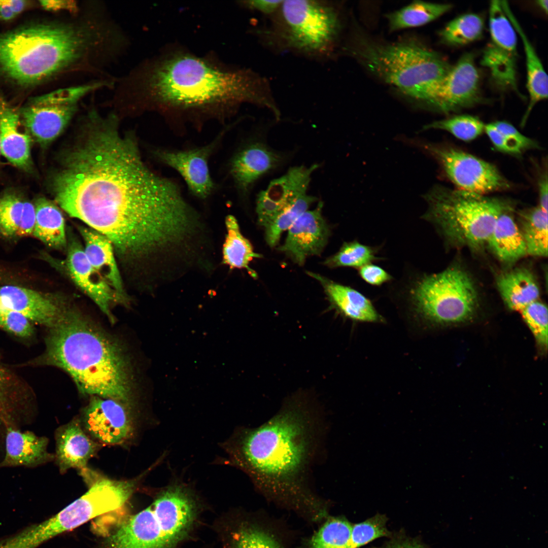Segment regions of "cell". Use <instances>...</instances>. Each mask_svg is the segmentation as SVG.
Wrapping results in <instances>:
<instances>
[{"mask_svg":"<svg viewBox=\"0 0 548 548\" xmlns=\"http://www.w3.org/2000/svg\"><path fill=\"white\" fill-rule=\"evenodd\" d=\"M492 123L504 138L505 153L520 155L527 150L539 148L536 142L520 133L510 123L503 121Z\"/></svg>","mask_w":548,"mask_h":548,"instance_id":"45","label":"cell"},{"mask_svg":"<svg viewBox=\"0 0 548 548\" xmlns=\"http://www.w3.org/2000/svg\"><path fill=\"white\" fill-rule=\"evenodd\" d=\"M92 115L53 177L55 200L106 236L122 260L156 261L180 239L193 208L177 184L146 165L114 118Z\"/></svg>","mask_w":548,"mask_h":548,"instance_id":"1","label":"cell"},{"mask_svg":"<svg viewBox=\"0 0 548 548\" xmlns=\"http://www.w3.org/2000/svg\"><path fill=\"white\" fill-rule=\"evenodd\" d=\"M34 203L15 193L0 195V234L16 239L32 235L35 223Z\"/></svg>","mask_w":548,"mask_h":548,"instance_id":"29","label":"cell"},{"mask_svg":"<svg viewBox=\"0 0 548 548\" xmlns=\"http://www.w3.org/2000/svg\"><path fill=\"white\" fill-rule=\"evenodd\" d=\"M485 125L478 118L468 115H457L434 121L424 126L423 129L446 130L463 141H472L484 131Z\"/></svg>","mask_w":548,"mask_h":548,"instance_id":"40","label":"cell"},{"mask_svg":"<svg viewBox=\"0 0 548 548\" xmlns=\"http://www.w3.org/2000/svg\"><path fill=\"white\" fill-rule=\"evenodd\" d=\"M50 539L43 522L0 542V548H37Z\"/></svg>","mask_w":548,"mask_h":548,"instance_id":"46","label":"cell"},{"mask_svg":"<svg viewBox=\"0 0 548 548\" xmlns=\"http://www.w3.org/2000/svg\"><path fill=\"white\" fill-rule=\"evenodd\" d=\"M282 160L280 155L264 144L252 143L233 155L229 172L238 190L246 194L259 178L278 166Z\"/></svg>","mask_w":548,"mask_h":548,"instance_id":"22","label":"cell"},{"mask_svg":"<svg viewBox=\"0 0 548 548\" xmlns=\"http://www.w3.org/2000/svg\"><path fill=\"white\" fill-rule=\"evenodd\" d=\"M49 439L32 431L9 428L5 438V451L0 469L23 466L33 468L54 460L47 451Z\"/></svg>","mask_w":548,"mask_h":548,"instance_id":"24","label":"cell"},{"mask_svg":"<svg viewBox=\"0 0 548 548\" xmlns=\"http://www.w3.org/2000/svg\"><path fill=\"white\" fill-rule=\"evenodd\" d=\"M484 131L495 149L500 152L505 153L504 138L493 123L485 124Z\"/></svg>","mask_w":548,"mask_h":548,"instance_id":"49","label":"cell"},{"mask_svg":"<svg viewBox=\"0 0 548 548\" xmlns=\"http://www.w3.org/2000/svg\"><path fill=\"white\" fill-rule=\"evenodd\" d=\"M1 154V145H0V154Z\"/></svg>","mask_w":548,"mask_h":548,"instance_id":"56","label":"cell"},{"mask_svg":"<svg viewBox=\"0 0 548 548\" xmlns=\"http://www.w3.org/2000/svg\"><path fill=\"white\" fill-rule=\"evenodd\" d=\"M377 250L373 247L361 244L357 241L345 242L340 249L324 262L330 268L349 267H360L378 260Z\"/></svg>","mask_w":548,"mask_h":548,"instance_id":"39","label":"cell"},{"mask_svg":"<svg viewBox=\"0 0 548 548\" xmlns=\"http://www.w3.org/2000/svg\"><path fill=\"white\" fill-rule=\"evenodd\" d=\"M322 286L330 306L343 317L355 321L377 322L380 316L369 299L357 290L320 274L307 271Z\"/></svg>","mask_w":548,"mask_h":548,"instance_id":"25","label":"cell"},{"mask_svg":"<svg viewBox=\"0 0 548 548\" xmlns=\"http://www.w3.org/2000/svg\"><path fill=\"white\" fill-rule=\"evenodd\" d=\"M101 86L100 83L79 85L35 98L32 106L22 110L24 126L41 144L51 143L68 123L77 110L79 100Z\"/></svg>","mask_w":548,"mask_h":548,"instance_id":"11","label":"cell"},{"mask_svg":"<svg viewBox=\"0 0 548 548\" xmlns=\"http://www.w3.org/2000/svg\"><path fill=\"white\" fill-rule=\"evenodd\" d=\"M55 438L54 459L61 473L72 468H86L99 447L98 444L85 433L77 418L58 428Z\"/></svg>","mask_w":548,"mask_h":548,"instance_id":"23","label":"cell"},{"mask_svg":"<svg viewBox=\"0 0 548 548\" xmlns=\"http://www.w3.org/2000/svg\"><path fill=\"white\" fill-rule=\"evenodd\" d=\"M547 168L543 171L538 181V191L539 206L543 210L547 212Z\"/></svg>","mask_w":548,"mask_h":548,"instance_id":"50","label":"cell"},{"mask_svg":"<svg viewBox=\"0 0 548 548\" xmlns=\"http://www.w3.org/2000/svg\"><path fill=\"white\" fill-rule=\"evenodd\" d=\"M228 129V126L205 146L184 150L157 149L153 151V155L160 162L174 169L182 176L192 195L206 199L215 189L209 160Z\"/></svg>","mask_w":548,"mask_h":548,"instance_id":"17","label":"cell"},{"mask_svg":"<svg viewBox=\"0 0 548 548\" xmlns=\"http://www.w3.org/2000/svg\"><path fill=\"white\" fill-rule=\"evenodd\" d=\"M47 331L44 351L19 366L59 368L70 375L82 394L129 405L131 365L117 340L69 305Z\"/></svg>","mask_w":548,"mask_h":548,"instance_id":"4","label":"cell"},{"mask_svg":"<svg viewBox=\"0 0 548 548\" xmlns=\"http://www.w3.org/2000/svg\"><path fill=\"white\" fill-rule=\"evenodd\" d=\"M452 5L421 1H414L387 15L391 31L425 25L449 11Z\"/></svg>","mask_w":548,"mask_h":548,"instance_id":"35","label":"cell"},{"mask_svg":"<svg viewBox=\"0 0 548 548\" xmlns=\"http://www.w3.org/2000/svg\"><path fill=\"white\" fill-rule=\"evenodd\" d=\"M79 230L84 240L83 249L87 260L115 290L122 303L126 304L128 300L112 243L89 227L80 226Z\"/></svg>","mask_w":548,"mask_h":548,"instance_id":"26","label":"cell"},{"mask_svg":"<svg viewBox=\"0 0 548 548\" xmlns=\"http://www.w3.org/2000/svg\"><path fill=\"white\" fill-rule=\"evenodd\" d=\"M225 225L227 233L223 247V263L232 268H245L254 279L256 272L249 266L254 258L262 256L254 252L249 241L242 234L236 218L232 215L226 216Z\"/></svg>","mask_w":548,"mask_h":548,"instance_id":"33","label":"cell"},{"mask_svg":"<svg viewBox=\"0 0 548 548\" xmlns=\"http://www.w3.org/2000/svg\"><path fill=\"white\" fill-rule=\"evenodd\" d=\"M520 312L537 344L542 349L546 350L548 340L546 306L538 300L530 303Z\"/></svg>","mask_w":548,"mask_h":548,"instance_id":"42","label":"cell"},{"mask_svg":"<svg viewBox=\"0 0 548 548\" xmlns=\"http://www.w3.org/2000/svg\"><path fill=\"white\" fill-rule=\"evenodd\" d=\"M40 3L43 8L51 11L61 10L71 11L77 8L76 4L73 1H41Z\"/></svg>","mask_w":548,"mask_h":548,"instance_id":"51","label":"cell"},{"mask_svg":"<svg viewBox=\"0 0 548 548\" xmlns=\"http://www.w3.org/2000/svg\"><path fill=\"white\" fill-rule=\"evenodd\" d=\"M317 200V198L307 194L301 196L295 204L288 212L275 219L265 228V238L271 248L279 243L283 232L288 229L311 204Z\"/></svg>","mask_w":548,"mask_h":548,"instance_id":"41","label":"cell"},{"mask_svg":"<svg viewBox=\"0 0 548 548\" xmlns=\"http://www.w3.org/2000/svg\"><path fill=\"white\" fill-rule=\"evenodd\" d=\"M422 218L451 244L476 249L487 244L496 221L511 207L505 200L437 185L423 196Z\"/></svg>","mask_w":548,"mask_h":548,"instance_id":"7","label":"cell"},{"mask_svg":"<svg viewBox=\"0 0 548 548\" xmlns=\"http://www.w3.org/2000/svg\"><path fill=\"white\" fill-rule=\"evenodd\" d=\"M322 208L319 202L314 210L303 213L288 229L284 243L278 248L299 266L309 257L320 255L327 244L330 231Z\"/></svg>","mask_w":548,"mask_h":548,"instance_id":"19","label":"cell"},{"mask_svg":"<svg viewBox=\"0 0 548 548\" xmlns=\"http://www.w3.org/2000/svg\"><path fill=\"white\" fill-rule=\"evenodd\" d=\"M384 516L376 515L352 526L350 548H359L371 541L390 535Z\"/></svg>","mask_w":548,"mask_h":548,"instance_id":"44","label":"cell"},{"mask_svg":"<svg viewBox=\"0 0 548 548\" xmlns=\"http://www.w3.org/2000/svg\"><path fill=\"white\" fill-rule=\"evenodd\" d=\"M229 548H286L268 525L256 520L243 519L231 533Z\"/></svg>","mask_w":548,"mask_h":548,"instance_id":"34","label":"cell"},{"mask_svg":"<svg viewBox=\"0 0 548 548\" xmlns=\"http://www.w3.org/2000/svg\"><path fill=\"white\" fill-rule=\"evenodd\" d=\"M422 146L458 189L486 195L511 187L495 165L473 155L449 146L431 143Z\"/></svg>","mask_w":548,"mask_h":548,"instance_id":"12","label":"cell"},{"mask_svg":"<svg viewBox=\"0 0 548 548\" xmlns=\"http://www.w3.org/2000/svg\"><path fill=\"white\" fill-rule=\"evenodd\" d=\"M326 430L320 409L308 399L295 397L259 426L237 430L223 446L230 464L246 473L266 499L318 523L327 503L308 479Z\"/></svg>","mask_w":548,"mask_h":548,"instance_id":"2","label":"cell"},{"mask_svg":"<svg viewBox=\"0 0 548 548\" xmlns=\"http://www.w3.org/2000/svg\"><path fill=\"white\" fill-rule=\"evenodd\" d=\"M358 274L366 283L375 286H381L393 279L392 276L383 268L372 263L358 268Z\"/></svg>","mask_w":548,"mask_h":548,"instance_id":"47","label":"cell"},{"mask_svg":"<svg viewBox=\"0 0 548 548\" xmlns=\"http://www.w3.org/2000/svg\"><path fill=\"white\" fill-rule=\"evenodd\" d=\"M480 84L474 56L466 53L451 65L428 104L445 114L471 107L480 101Z\"/></svg>","mask_w":548,"mask_h":548,"instance_id":"15","label":"cell"},{"mask_svg":"<svg viewBox=\"0 0 548 548\" xmlns=\"http://www.w3.org/2000/svg\"><path fill=\"white\" fill-rule=\"evenodd\" d=\"M151 100L163 111L211 113L244 102L277 110L267 81L247 70H231L189 53L159 58L146 80Z\"/></svg>","mask_w":548,"mask_h":548,"instance_id":"3","label":"cell"},{"mask_svg":"<svg viewBox=\"0 0 548 548\" xmlns=\"http://www.w3.org/2000/svg\"><path fill=\"white\" fill-rule=\"evenodd\" d=\"M519 226L527 255L547 256V212L539 206L522 211Z\"/></svg>","mask_w":548,"mask_h":548,"instance_id":"36","label":"cell"},{"mask_svg":"<svg viewBox=\"0 0 548 548\" xmlns=\"http://www.w3.org/2000/svg\"><path fill=\"white\" fill-rule=\"evenodd\" d=\"M484 29V21L481 16L475 13H466L448 23L439 32V37L447 45L464 46L480 39Z\"/></svg>","mask_w":548,"mask_h":548,"instance_id":"38","label":"cell"},{"mask_svg":"<svg viewBox=\"0 0 548 548\" xmlns=\"http://www.w3.org/2000/svg\"><path fill=\"white\" fill-rule=\"evenodd\" d=\"M537 5L546 14L547 13L548 1L547 0H539L536 2Z\"/></svg>","mask_w":548,"mask_h":548,"instance_id":"55","label":"cell"},{"mask_svg":"<svg viewBox=\"0 0 548 548\" xmlns=\"http://www.w3.org/2000/svg\"><path fill=\"white\" fill-rule=\"evenodd\" d=\"M127 406L112 399L91 396L83 413L85 429L92 437L106 444L123 443L131 437L133 429Z\"/></svg>","mask_w":548,"mask_h":548,"instance_id":"18","label":"cell"},{"mask_svg":"<svg viewBox=\"0 0 548 548\" xmlns=\"http://www.w3.org/2000/svg\"><path fill=\"white\" fill-rule=\"evenodd\" d=\"M86 26L40 24L0 35V73L23 85L37 84L82 58L94 45Z\"/></svg>","mask_w":548,"mask_h":548,"instance_id":"5","label":"cell"},{"mask_svg":"<svg viewBox=\"0 0 548 548\" xmlns=\"http://www.w3.org/2000/svg\"><path fill=\"white\" fill-rule=\"evenodd\" d=\"M319 167L299 166L290 168L272 180L259 192L256 200L258 224L264 229L278 217L290 210L306 191L313 173Z\"/></svg>","mask_w":548,"mask_h":548,"instance_id":"16","label":"cell"},{"mask_svg":"<svg viewBox=\"0 0 548 548\" xmlns=\"http://www.w3.org/2000/svg\"><path fill=\"white\" fill-rule=\"evenodd\" d=\"M272 17L262 32L266 39L280 49L313 58L331 53L340 28L338 11L326 1H283Z\"/></svg>","mask_w":548,"mask_h":548,"instance_id":"8","label":"cell"},{"mask_svg":"<svg viewBox=\"0 0 548 548\" xmlns=\"http://www.w3.org/2000/svg\"><path fill=\"white\" fill-rule=\"evenodd\" d=\"M9 1L16 16L23 12L28 5V2L23 0H9Z\"/></svg>","mask_w":548,"mask_h":548,"instance_id":"54","label":"cell"},{"mask_svg":"<svg viewBox=\"0 0 548 548\" xmlns=\"http://www.w3.org/2000/svg\"><path fill=\"white\" fill-rule=\"evenodd\" d=\"M140 480L139 477L122 481L97 477L86 493L45 520L52 537L122 507L132 496Z\"/></svg>","mask_w":548,"mask_h":548,"instance_id":"10","label":"cell"},{"mask_svg":"<svg viewBox=\"0 0 548 548\" xmlns=\"http://www.w3.org/2000/svg\"><path fill=\"white\" fill-rule=\"evenodd\" d=\"M34 205L36 219L32 235L50 248H67L64 219L60 209L45 197L37 199Z\"/></svg>","mask_w":548,"mask_h":548,"instance_id":"32","label":"cell"},{"mask_svg":"<svg viewBox=\"0 0 548 548\" xmlns=\"http://www.w3.org/2000/svg\"><path fill=\"white\" fill-rule=\"evenodd\" d=\"M415 311L439 325H454L471 320L478 297L474 282L462 268L451 266L441 271L421 273L407 287Z\"/></svg>","mask_w":548,"mask_h":548,"instance_id":"9","label":"cell"},{"mask_svg":"<svg viewBox=\"0 0 548 548\" xmlns=\"http://www.w3.org/2000/svg\"><path fill=\"white\" fill-rule=\"evenodd\" d=\"M0 304L46 329L56 322L68 306L58 294L12 285L0 287Z\"/></svg>","mask_w":548,"mask_h":548,"instance_id":"20","label":"cell"},{"mask_svg":"<svg viewBox=\"0 0 548 548\" xmlns=\"http://www.w3.org/2000/svg\"><path fill=\"white\" fill-rule=\"evenodd\" d=\"M66 256L65 264L70 277L114 323L111 306L115 302L122 303L116 292L90 264L77 239L72 238L67 243Z\"/></svg>","mask_w":548,"mask_h":548,"instance_id":"21","label":"cell"},{"mask_svg":"<svg viewBox=\"0 0 548 548\" xmlns=\"http://www.w3.org/2000/svg\"><path fill=\"white\" fill-rule=\"evenodd\" d=\"M499 294L507 307L521 311L538 300L540 290L537 281L528 269L516 268L500 274L496 279Z\"/></svg>","mask_w":548,"mask_h":548,"instance_id":"31","label":"cell"},{"mask_svg":"<svg viewBox=\"0 0 548 548\" xmlns=\"http://www.w3.org/2000/svg\"><path fill=\"white\" fill-rule=\"evenodd\" d=\"M352 53L385 83L427 104L451 65L438 53L415 42L383 44L361 39Z\"/></svg>","mask_w":548,"mask_h":548,"instance_id":"6","label":"cell"},{"mask_svg":"<svg viewBox=\"0 0 548 548\" xmlns=\"http://www.w3.org/2000/svg\"><path fill=\"white\" fill-rule=\"evenodd\" d=\"M16 16L14 13L9 0H0V20H10Z\"/></svg>","mask_w":548,"mask_h":548,"instance_id":"52","label":"cell"},{"mask_svg":"<svg viewBox=\"0 0 548 548\" xmlns=\"http://www.w3.org/2000/svg\"><path fill=\"white\" fill-rule=\"evenodd\" d=\"M30 135L20 128L19 114L0 98V145L4 156L19 168L32 166Z\"/></svg>","mask_w":548,"mask_h":548,"instance_id":"27","label":"cell"},{"mask_svg":"<svg viewBox=\"0 0 548 548\" xmlns=\"http://www.w3.org/2000/svg\"><path fill=\"white\" fill-rule=\"evenodd\" d=\"M385 548H425L422 544L415 541L404 540L394 542L388 544Z\"/></svg>","mask_w":548,"mask_h":548,"instance_id":"53","label":"cell"},{"mask_svg":"<svg viewBox=\"0 0 548 548\" xmlns=\"http://www.w3.org/2000/svg\"><path fill=\"white\" fill-rule=\"evenodd\" d=\"M325 520L306 540L304 548H350L351 524L342 517Z\"/></svg>","mask_w":548,"mask_h":548,"instance_id":"37","label":"cell"},{"mask_svg":"<svg viewBox=\"0 0 548 548\" xmlns=\"http://www.w3.org/2000/svg\"><path fill=\"white\" fill-rule=\"evenodd\" d=\"M282 2L281 0H255L243 1L242 4L247 8L263 14L273 15L277 12Z\"/></svg>","mask_w":548,"mask_h":548,"instance_id":"48","label":"cell"},{"mask_svg":"<svg viewBox=\"0 0 548 548\" xmlns=\"http://www.w3.org/2000/svg\"><path fill=\"white\" fill-rule=\"evenodd\" d=\"M512 206L498 217L487 244L501 262L511 264L527 255L519 226L511 214Z\"/></svg>","mask_w":548,"mask_h":548,"instance_id":"30","label":"cell"},{"mask_svg":"<svg viewBox=\"0 0 548 548\" xmlns=\"http://www.w3.org/2000/svg\"><path fill=\"white\" fill-rule=\"evenodd\" d=\"M503 8L512 24L523 44L526 61L527 89L529 97V103L522 117L521 125L524 126L534 107L539 102L547 98L548 78L542 63L535 48L523 30L506 1H502Z\"/></svg>","mask_w":548,"mask_h":548,"instance_id":"28","label":"cell"},{"mask_svg":"<svg viewBox=\"0 0 548 548\" xmlns=\"http://www.w3.org/2000/svg\"><path fill=\"white\" fill-rule=\"evenodd\" d=\"M37 410V399L32 388L3 363L0 353V461L5 455L8 429L21 430L32 424Z\"/></svg>","mask_w":548,"mask_h":548,"instance_id":"14","label":"cell"},{"mask_svg":"<svg viewBox=\"0 0 548 548\" xmlns=\"http://www.w3.org/2000/svg\"><path fill=\"white\" fill-rule=\"evenodd\" d=\"M0 328L22 341L32 340L35 325L22 314L0 304Z\"/></svg>","mask_w":548,"mask_h":548,"instance_id":"43","label":"cell"},{"mask_svg":"<svg viewBox=\"0 0 548 548\" xmlns=\"http://www.w3.org/2000/svg\"><path fill=\"white\" fill-rule=\"evenodd\" d=\"M489 25L491 42L484 51L482 64L499 86L516 89L518 35L501 1L491 2Z\"/></svg>","mask_w":548,"mask_h":548,"instance_id":"13","label":"cell"}]
</instances>
